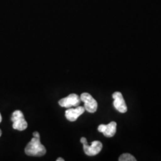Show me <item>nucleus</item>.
<instances>
[{
	"mask_svg": "<svg viewBox=\"0 0 161 161\" xmlns=\"http://www.w3.org/2000/svg\"><path fill=\"white\" fill-rule=\"evenodd\" d=\"M57 161H64V160L63 158H58L57 160H56Z\"/></svg>",
	"mask_w": 161,
	"mask_h": 161,
	"instance_id": "obj_11",
	"label": "nucleus"
},
{
	"mask_svg": "<svg viewBox=\"0 0 161 161\" xmlns=\"http://www.w3.org/2000/svg\"><path fill=\"white\" fill-rule=\"evenodd\" d=\"M80 98H79V96L77 94L72 93L65 98H61L58 102V104L63 108H69L71 107H78L80 104Z\"/></svg>",
	"mask_w": 161,
	"mask_h": 161,
	"instance_id": "obj_5",
	"label": "nucleus"
},
{
	"mask_svg": "<svg viewBox=\"0 0 161 161\" xmlns=\"http://www.w3.org/2000/svg\"><path fill=\"white\" fill-rule=\"evenodd\" d=\"M80 100L84 102V108L87 112L95 113L97 110L98 103L95 98L87 93V92H83L80 96Z\"/></svg>",
	"mask_w": 161,
	"mask_h": 161,
	"instance_id": "obj_4",
	"label": "nucleus"
},
{
	"mask_svg": "<svg viewBox=\"0 0 161 161\" xmlns=\"http://www.w3.org/2000/svg\"><path fill=\"white\" fill-rule=\"evenodd\" d=\"M98 130L102 133L106 137H112L116 132V122H111L108 125H100L98 127Z\"/></svg>",
	"mask_w": 161,
	"mask_h": 161,
	"instance_id": "obj_7",
	"label": "nucleus"
},
{
	"mask_svg": "<svg viewBox=\"0 0 161 161\" xmlns=\"http://www.w3.org/2000/svg\"><path fill=\"white\" fill-rule=\"evenodd\" d=\"M80 142L83 144L84 152L88 156H95L98 154L102 149V143L99 141H93L91 145L87 144V141L85 137L80 138Z\"/></svg>",
	"mask_w": 161,
	"mask_h": 161,
	"instance_id": "obj_2",
	"label": "nucleus"
},
{
	"mask_svg": "<svg viewBox=\"0 0 161 161\" xmlns=\"http://www.w3.org/2000/svg\"><path fill=\"white\" fill-rule=\"evenodd\" d=\"M113 98H114V106L119 112L124 113L127 112L128 108H127L126 103L125 102L123 96L120 92H115L113 94Z\"/></svg>",
	"mask_w": 161,
	"mask_h": 161,
	"instance_id": "obj_6",
	"label": "nucleus"
},
{
	"mask_svg": "<svg viewBox=\"0 0 161 161\" xmlns=\"http://www.w3.org/2000/svg\"><path fill=\"white\" fill-rule=\"evenodd\" d=\"M84 111H85V108H84V107L81 106H78L74 109L70 108V109L66 110L65 112L66 119L70 121V122H75L80 115L84 114Z\"/></svg>",
	"mask_w": 161,
	"mask_h": 161,
	"instance_id": "obj_8",
	"label": "nucleus"
},
{
	"mask_svg": "<svg viewBox=\"0 0 161 161\" xmlns=\"http://www.w3.org/2000/svg\"><path fill=\"white\" fill-rule=\"evenodd\" d=\"M25 152L29 156L41 157L46 154V150L43 145L40 142V137L34 136L26 146Z\"/></svg>",
	"mask_w": 161,
	"mask_h": 161,
	"instance_id": "obj_1",
	"label": "nucleus"
},
{
	"mask_svg": "<svg viewBox=\"0 0 161 161\" xmlns=\"http://www.w3.org/2000/svg\"><path fill=\"white\" fill-rule=\"evenodd\" d=\"M119 161H136V158L134 156L131 155L130 154L128 153H125V154H122L119 158Z\"/></svg>",
	"mask_w": 161,
	"mask_h": 161,
	"instance_id": "obj_9",
	"label": "nucleus"
},
{
	"mask_svg": "<svg viewBox=\"0 0 161 161\" xmlns=\"http://www.w3.org/2000/svg\"><path fill=\"white\" fill-rule=\"evenodd\" d=\"M33 136H35V137H40V134L37 131H35L33 133Z\"/></svg>",
	"mask_w": 161,
	"mask_h": 161,
	"instance_id": "obj_10",
	"label": "nucleus"
},
{
	"mask_svg": "<svg viewBox=\"0 0 161 161\" xmlns=\"http://www.w3.org/2000/svg\"><path fill=\"white\" fill-rule=\"evenodd\" d=\"M11 121L13 122V128L18 130H24L27 128L28 123L26 122L23 112L17 110L13 113L11 116Z\"/></svg>",
	"mask_w": 161,
	"mask_h": 161,
	"instance_id": "obj_3",
	"label": "nucleus"
},
{
	"mask_svg": "<svg viewBox=\"0 0 161 161\" xmlns=\"http://www.w3.org/2000/svg\"><path fill=\"white\" fill-rule=\"evenodd\" d=\"M2 119H2V115H1V114H0V122H2Z\"/></svg>",
	"mask_w": 161,
	"mask_h": 161,
	"instance_id": "obj_12",
	"label": "nucleus"
},
{
	"mask_svg": "<svg viewBox=\"0 0 161 161\" xmlns=\"http://www.w3.org/2000/svg\"><path fill=\"white\" fill-rule=\"evenodd\" d=\"M1 135H2V130H0V136H1Z\"/></svg>",
	"mask_w": 161,
	"mask_h": 161,
	"instance_id": "obj_13",
	"label": "nucleus"
}]
</instances>
